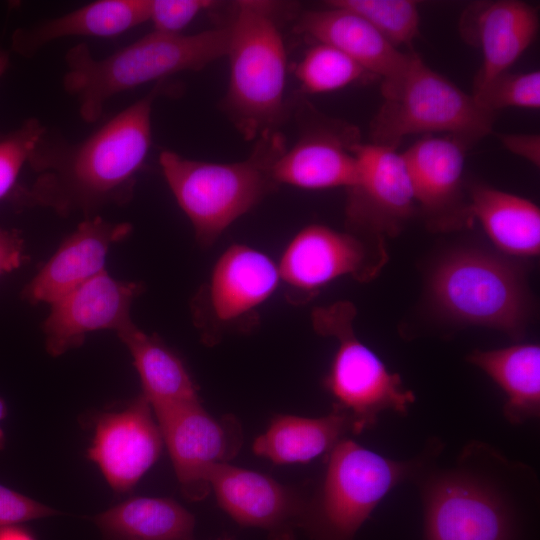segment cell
Instances as JSON below:
<instances>
[{
  "label": "cell",
  "mask_w": 540,
  "mask_h": 540,
  "mask_svg": "<svg viewBox=\"0 0 540 540\" xmlns=\"http://www.w3.org/2000/svg\"><path fill=\"white\" fill-rule=\"evenodd\" d=\"M348 434H353L350 417L334 408L316 418L278 414L255 439L252 450L276 465L307 463L329 453Z\"/></svg>",
  "instance_id": "cell-24"
},
{
  "label": "cell",
  "mask_w": 540,
  "mask_h": 540,
  "mask_svg": "<svg viewBox=\"0 0 540 540\" xmlns=\"http://www.w3.org/2000/svg\"><path fill=\"white\" fill-rule=\"evenodd\" d=\"M0 540H37L34 534L20 524L0 526Z\"/></svg>",
  "instance_id": "cell-36"
},
{
  "label": "cell",
  "mask_w": 540,
  "mask_h": 540,
  "mask_svg": "<svg viewBox=\"0 0 540 540\" xmlns=\"http://www.w3.org/2000/svg\"><path fill=\"white\" fill-rule=\"evenodd\" d=\"M163 445L152 407L140 394L124 408L97 416L87 457L114 492L127 493L157 462Z\"/></svg>",
  "instance_id": "cell-15"
},
{
  "label": "cell",
  "mask_w": 540,
  "mask_h": 540,
  "mask_svg": "<svg viewBox=\"0 0 540 540\" xmlns=\"http://www.w3.org/2000/svg\"><path fill=\"white\" fill-rule=\"evenodd\" d=\"M387 260L385 240L311 224L290 240L277 266L289 300L303 303L340 277L375 279Z\"/></svg>",
  "instance_id": "cell-10"
},
{
  "label": "cell",
  "mask_w": 540,
  "mask_h": 540,
  "mask_svg": "<svg viewBox=\"0 0 540 540\" xmlns=\"http://www.w3.org/2000/svg\"><path fill=\"white\" fill-rule=\"evenodd\" d=\"M117 335L132 356L141 395L153 411L200 400L183 360L157 335L145 333L135 323Z\"/></svg>",
  "instance_id": "cell-26"
},
{
  "label": "cell",
  "mask_w": 540,
  "mask_h": 540,
  "mask_svg": "<svg viewBox=\"0 0 540 540\" xmlns=\"http://www.w3.org/2000/svg\"><path fill=\"white\" fill-rule=\"evenodd\" d=\"M295 75L304 92L320 94L344 88L370 74L338 49L315 43L298 62Z\"/></svg>",
  "instance_id": "cell-28"
},
{
  "label": "cell",
  "mask_w": 540,
  "mask_h": 540,
  "mask_svg": "<svg viewBox=\"0 0 540 540\" xmlns=\"http://www.w3.org/2000/svg\"><path fill=\"white\" fill-rule=\"evenodd\" d=\"M218 540H232V539L229 537H224V538H219Z\"/></svg>",
  "instance_id": "cell-39"
},
{
  "label": "cell",
  "mask_w": 540,
  "mask_h": 540,
  "mask_svg": "<svg viewBox=\"0 0 540 540\" xmlns=\"http://www.w3.org/2000/svg\"><path fill=\"white\" fill-rule=\"evenodd\" d=\"M143 291L141 282L116 279L106 270L70 290L50 304L42 324L46 351L58 357L92 332L127 329L134 324L132 304Z\"/></svg>",
  "instance_id": "cell-14"
},
{
  "label": "cell",
  "mask_w": 540,
  "mask_h": 540,
  "mask_svg": "<svg viewBox=\"0 0 540 540\" xmlns=\"http://www.w3.org/2000/svg\"><path fill=\"white\" fill-rule=\"evenodd\" d=\"M7 416V405L3 398L0 397V421ZM5 435L3 429L0 427V449L4 448Z\"/></svg>",
  "instance_id": "cell-37"
},
{
  "label": "cell",
  "mask_w": 540,
  "mask_h": 540,
  "mask_svg": "<svg viewBox=\"0 0 540 540\" xmlns=\"http://www.w3.org/2000/svg\"><path fill=\"white\" fill-rule=\"evenodd\" d=\"M183 496L203 500L211 492L214 466L229 463L243 444V430L233 415L214 417L199 401L153 411Z\"/></svg>",
  "instance_id": "cell-12"
},
{
  "label": "cell",
  "mask_w": 540,
  "mask_h": 540,
  "mask_svg": "<svg viewBox=\"0 0 540 540\" xmlns=\"http://www.w3.org/2000/svg\"><path fill=\"white\" fill-rule=\"evenodd\" d=\"M256 140L247 159L232 163L189 159L171 150L160 153L162 174L199 244L212 245L277 187L272 170L286 149L284 138L271 131Z\"/></svg>",
  "instance_id": "cell-5"
},
{
  "label": "cell",
  "mask_w": 540,
  "mask_h": 540,
  "mask_svg": "<svg viewBox=\"0 0 540 540\" xmlns=\"http://www.w3.org/2000/svg\"><path fill=\"white\" fill-rule=\"evenodd\" d=\"M228 37L227 26L191 35L152 31L101 59L79 43L65 55L63 87L76 98L80 117L95 123L115 95L178 72L200 70L226 56Z\"/></svg>",
  "instance_id": "cell-3"
},
{
  "label": "cell",
  "mask_w": 540,
  "mask_h": 540,
  "mask_svg": "<svg viewBox=\"0 0 540 540\" xmlns=\"http://www.w3.org/2000/svg\"><path fill=\"white\" fill-rule=\"evenodd\" d=\"M27 260L21 233L0 227V277L18 269Z\"/></svg>",
  "instance_id": "cell-34"
},
{
  "label": "cell",
  "mask_w": 540,
  "mask_h": 540,
  "mask_svg": "<svg viewBox=\"0 0 540 540\" xmlns=\"http://www.w3.org/2000/svg\"><path fill=\"white\" fill-rule=\"evenodd\" d=\"M381 92L383 103L370 124V143L396 149L406 136L444 133L469 148L492 131L496 114L416 53L400 74L383 80Z\"/></svg>",
  "instance_id": "cell-7"
},
{
  "label": "cell",
  "mask_w": 540,
  "mask_h": 540,
  "mask_svg": "<svg viewBox=\"0 0 540 540\" xmlns=\"http://www.w3.org/2000/svg\"><path fill=\"white\" fill-rule=\"evenodd\" d=\"M503 391V416L521 425L540 415V346L518 343L493 350H474L466 358Z\"/></svg>",
  "instance_id": "cell-25"
},
{
  "label": "cell",
  "mask_w": 540,
  "mask_h": 540,
  "mask_svg": "<svg viewBox=\"0 0 540 540\" xmlns=\"http://www.w3.org/2000/svg\"><path fill=\"white\" fill-rule=\"evenodd\" d=\"M209 483L218 505L237 524L264 530L268 540H295L306 496L270 476L230 463L214 466Z\"/></svg>",
  "instance_id": "cell-17"
},
{
  "label": "cell",
  "mask_w": 540,
  "mask_h": 540,
  "mask_svg": "<svg viewBox=\"0 0 540 540\" xmlns=\"http://www.w3.org/2000/svg\"><path fill=\"white\" fill-rule=\"evenodd\" d=\"M9 65V53L0 50V77L5 73Z\"/></svg>",
  "instance_id": "cell-38"
},
{
  "label": "cell",
  "mask_w": 540,
  "mask_h": 540,
  "mask_svg": "<svg viewBox=\"0 0 540 540\" xmlns=\"http://www.w3.org/2000/svg\"><path fill=\"white\" fill-rule=\"evenodd\" d=\"M357 131L327 118L318 119L273 165L277 185L322 190L353 186L358 177Z\"/></svg>",
  "instance_id": "cell-18"
},
{
  "label": "cell",
  "mask_w": 540,
  "mask_h": 540,
  "mask_svg": "<svg viewBox=\"0 0 540 540\" xmlns=\"http://www.w3.org/2000/svg\"><path fill=\"white\" fill-rule=\"evenodd\" d=\"M164 80L77 143L44 134L28 164L36 178L10 195L18 207H42L61 217L99 215L128 204L152 143V109Z\"/></svg>",
  "instance_id": "cell-1"
},
{
  "label": "cell",
  "mask_w": 540,
  "mask_h": 540,
  "mask_svg": "<svg viewBox=\"0 0 540 540\" xmlns=\"http://www.w3.org/2000/svg\"><path fill=\"white\" fill-rule=\"evenodd\" d=\"M59 511L0 484V526L58 515Z\"/></svg>",
  "instance_id": "cell-33"
},
{
  "label": "cell",
  "mask_w": 540,
  "mask_h": 540,
  "mask_svg": "<svg viewBox=\"0 0 540 540\" xmlns=\"http://www.w3.org/2000/svg\"><path fill=\"white\" fill-rule=\"evenodd\" d=\"M436 311L458 324L484 326L520 338L530 313L519 267L503 254L459 248L443 255L428 278Z\"/></svg>",
  "instance_id": "cell-8"
},
{
  "label": "cell",
  "mask_w": 540,
  "mask_h": 540,
  "mask_svg": "<svg viewBox=\"0 0 540 540\" xmlns=\"http://www.w3.org/2000/svg\"><path fill=\"white\" fill-rule=\"evenodd\" d=\"M46 132L38 118L30 117L16 129L0 133V200L17 187L22 168Z\"/></svg>",
  "instance_id": "cell-31"
},
{
  "label": "cell",
  "mask_w": 540,
  "mask_h": 540,
  "mask_svg": "<svg viewBox=\"0 0 540 540\" xmlns=\"http://www.w3.org/2000/svg\"><path fill=\"white\" fill-rule=\"evenodd\" d=\"M498 138L502 145L511 153L526 159L535 166H539V134L502 133L498 135Z\"/></svg>",
  "instance_id": "cell-35"
},
{
  "label": "cell",
  "mask_w": 540,
  "mask_h": 540,
  "mask_svg": "<svg viewBox=\"0 0 540 540\" xmlns=\"http://www.w3.org/2000/svg\"><path fill=\"white\" fill-rule=\"evenodd\" d=\"M438 458L412 480L424 540H519L539 505L536 471L480 440L469 441L448 464L438 465Z\"/></svg>",
  "instance_id": "cell-2"
},
{
  "label": "cell",
  "mask_w": 540,
  "mask_h": 540,
  "mask_svg": "<svg viewBox=\"0 0 540 540\" xmlns=\"http://www.w3.org/2000/svg\"><path fill=\"white\" fill-rule=\"evenodd\" d=\"M356 313L348 301L318 307L312 313L315 331L338 342L324 385L334 399L333 408L350 417L353 435L373 428L383 412L407 414L416 400L399 374L358 339L353 326Z\"/></svg>",
  "instance_id": "cell-9"
},
{
  "label": "cell",
  "mask_w": 540,
  "mask_h": 540,
  "mask_svg": "<svg viewBox=\"0 0 540 540\" xmlns=\"http://www.w3.org/2000/svg\"><path fill=\"white\" fill-rule=\"evenodd\" d=\"M280 282L277 264L265 253L244 244L228 247L191 302L195 325L207 345L255 317Z\"/></svg>",
  "instance_id": "cell-11"
},
{
  "label": "cell",
  "mask_w": 540,
  "mask_h": 540,
  "mask_svg": "<svg viewBox=\"0 0 540 540\" xmlns=\"http://www.w3.org/2000/svg\"><path fill=\"white\" fill-rule=\"evenodd\" d=\"M149 0H98L61 16L16 29L12 50L25 58L68 37L110 38L148 21Z\"/></svg>",
  "instance_id": "cell-22"
},
{
  "label": "cell",
  "mask_w": 540,
  "mask_h": 540,
  "mask_svg": "<svg viewBox=\"0 0 540 540\" xmlns=\"http://www.w3.org/2000/svg\"><path fill=\"white\" fill-rule=\"evenodd\" d=\"M467 147L448 135H425L402 154L416 206L429 229L449 232L473 220L464 195Z\"/></svg>",
  "instance_id": "cell-16"
},
{
  "label": "cell",
  "mask_w": 540,
  "mask_h": 540,
  "mask_svg": "<svg viewBox=\"0 0 540 540\" xmlns=\"http://www.w3.org/2000/svg\"><path fill=\"white\" fill-rule=\"evenodd\" d=\"M444 449L432 438L411 458L383 456L346 437L325 455V470L307 504L301 529L310 540H354L380 501L413 480Z\"/></svg>",
  "instance_id": "cell-4"
},
{
  "label": "cell",
  "mask_w": 540,
  "mask_h": 540,
  "mask_svg": "<svg viewBox=\"0 0 540 540\" xmlns=\"http://www.w3.org/2000/svg\"><path fill=\"white\" fill-rule=\"evenodd\" d=\"M210 0H149L148 21L153 31L181 34L201 12L215 6Z\"/></svg>",
  "instance_id": "cell-32"
},
{
  "label": "cell",
  "mask_w": 540,
  "mask_h": 540,
  "mask_svg": "<svg viewBox=\"0 0 540 540\" xmlns=\"http://www.w3.org/2000/svg\"><path fill=\"white\" fill-rule=\"evenodd\" d=\"M92 521L102 540H196L194 515L166 497H129Z\"/></svg>",
  "instance_id": "cell-27"
},
{
  "label": "cell",
  "mask_w": 540,
  "mask_h": 540,
  "mask_svg": "<svg viewBox=\"0 0 540 540\" xmlns=\"http://www.w3.org/2000/svg\"><path fill=\"white\" fill-rule=\"evenodd\" d=\"M132 232L128 222L100 215L84 220L24 286L21 298L30 304H51L70 290L105 271L111 246Z\"/></svg>",
  "instance_id": "cell-19"
},
{
  "label": "cell",
  "mask_w": 540,
  "mask_h": 540,
  "mask_svg": "<svg viewBox=\"0 0 540 540\" xmlns=\"http://www.w3.org/2000/svg\"><path fill=\"white\" fill-rule=\"evenodd\" d=\"M302 15L297 28L316 43L330 45L383 80L400 74L410 62L412 53H403L388 42L371 24L358 14L342 7Z\"/></svg>",
  "instance_id": "cell-21"
},
{
  "label": "cell",
  "mask_w": 540,
  "mask_h": 540,
  "mask_svg": "<svg viewBox=\"0 0 540 540\" xmlns=\"http://www.w3.org/2000/svg\"><path fill=\"white\" fill-rule=\"evenodd\" d=\"M472 95L481 107L494 114L509 107L539 109L540 73L538 70L525 73L507 71L474 90Z\"/></svg>",
  "instance_id": "cell-30"
},
{
  "label": "cell",
  "mask_w": 540,
  "mask_h": 540,
  "mask_svg": "<svg viewBox=\"0 0 540 540\" xmlns=\"http://www.w3.org/2000/svg\"><path fill=\"white\" fill-rule=\"evenodd\" d=\"M358 177L347 189V230L385 240L398 235L416 210L402 154L373 143L356 146Z\"/></svg>",
  "instance_id": "cell-13"
},
{
  "label": "cell",
  "mask_w": 540,
  "mask_h": 540,
  "mask_svg": "<svg viewBox=\"0 0 540 540\" xmlns=\"http://www.w3.org/2000/svg\"><path fill=\"white\" fill-rule=\"evenodd\" d=\"M276 11L269 1H238L227 26L225 106L246 140L277 131L285 116L287 55Z\"/></svg>",
  "instance_id": "cell-6"
},
{
  "label": "cell",
  "mask_w": 540,
  "mask_h": 540,
  "mask_svg": "<svg viewBox=\"0 0 540 540\" xmlns=\"http://www.w3.org/2000/svg\"><path fill=\"white\" fill-rule=\"evenodd\" d=\"M333 5L350 10L371 24L397 47L410 44L418 35L419 10L411 0H333Z\"/></svg>",
  "instance_id": "cell-29"
},
{
  "label": "cell",
  "mask_w": 540,
  "mask_h": 540,
  "mask_svg": "<svg viewBox=\"0 0 540 540\" xmlns=\"http://www.w3.org/2000/svg\"><path fill=\"white\" fill-rule=\"evenodd\" d=\"M469 209L504 255L534 257L540 252V210L530 200L484 184L469 192Z\"/></svg>",
  "instance_id": "cell-23"
},
{
  "label": "cell",
  "mask_w": 540,
  "mask_h": 540,
  "mask_svg": "<svg viewBox=\"0 0 540 540\" xmlns=\"http://www.w3.org/2000/svg\"><path fill=\"white\" fill-rule=\"evenodd\" d=\"M538 29L536 8L522 1L480 3L467 11L463 35L478 44L483 56L474 90L507 72L534 41Z\"/></svg>",
  "instance_id": "cell-20"
}]
</instances>
